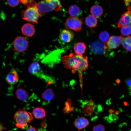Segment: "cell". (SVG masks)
I'll list each match as a JSON object with an SVG mask.
<instances>
[{
    "instance_id": "6da1fadb",
    "label": "cell",
    "mask_w": 131,
    "mask_h": 131,
    "mask_svg": "<svg viewBox=\"0 0 131 131\" xmlns=\"http://www.w3.org/2000/svg\"><path fill=\"white\" fill-rule=\"evenodd\" d=\"M62 61L65 67L70 69L73 73L77 71L80 78V86L82 89L83 85L82 73L88 67V61L87 56H83L71 53L68 55L62 57Z\"/></svg>"
},
{
    "instance_id": "7a4b0ae2",
    "label": "cell",
    "mask_w": 131,
    "mask_h": 131,
    "mask_svg": "<svg viewBox=\"0 0 131 131\" xmlns=\"http://www.w3.org/2000/svg\"><path fill=\"white\" fill-rule=\"evenodd\" d=\"M61 0H46L41 1L37 4V7L40 16H42L46 13L52 11H59L62 6Z\"/></svg>"
},
{
    "instance_id": "3957f363",
    "label": "cell",
    "mask_w": 131,
    "mask_h": 131,
    "mask_svg": "<svg viewBox=\"0 0 131 131\" xmlns=\"http://www.w3.org/2000/svg\"><path fill=\"white\" fill-rule=\"evenodd\" d=\"M14 118L15 125L18 128L23 129L30 123L33 119L32 114L23 108H20L15 113Z\"/></svg>"
},
{
    "instance_id": "277c9868",
    "label": "cell",
    "mask_w": 131,
    "mask_h": 131,
    "mask_svg": "<svg viewBox=\"0 0 131 131\" xmlns=\"http://www.w3.org/2000/svg\"><path fill=\"white\" fill-rule=\"evenodd\" d=\"M21 15L24 20L33 23H38L40 16L37 6L27 7L26 9L22 10Z\"/></svg>"
},
{
    "instance_id": "5b68a950",
    "label": "cell",
    "mask_w": 131,
    "mask_h": 131,
    "mask_svg": "<svg viewBox=\"0 0 131 131\" xmlns=\"http://www.w3.org/2000/svg\"><path fill=\"white\" fill-rule=\"evenodd\" d=\"M82 23L81 19L78 17L70 16L66 20L65 26L66 29L77 31L81 30Z\"/></svg>"
},
{
    "instance_id": "8992f818",
    "label": "cell",
    "mask_w": 131,
    "mask_h": 131,
    "mask_svg": "<svg viewBox=\"0 0 131 131\" xmlns=\"http://www.w3.org/2000/svg\"><path fill=\"white\" fill-rule=\"evenodd\" d=\"M13 45L15 50L22 52L27 49L28 46V41L24 37L17 36L14 40Z\"/></svg>"
},
{
    "instance_id": "52a82bcc",
    "label": "cell",
    "mask_w": 131,
    "mask_h": 131,
    "mask_svg": "<svg viewBox=\"0 0 131 131\" xmlns=\"http://www.w3.org/2000/svg\"><path fill=\"white\" fill-rule=\"evenodd\" d=\"M90 49L95 55L104 54L107 49L106 44L99 41H97L91 43L90 45Z\"/></svg>"
},
{
    "instance_id": "ba28073f",
    "label": "cell",
    "mask_w": 131,
    "mask_h": 131,
    "mask_svg": "<svg viewBox=\"0 0 131 131\" xmlns=\"http://www.w3.org/2000/svg\"><path fill=\"white\" fill-rule=\"evenodd\" d=\"M123 38L122 36H110L105 44L107 49H113L117 48L122 43Z\"/></svg>"
},
{
    "instance_id": "9c48e42d",
    "label": "cell",
    "mask_w": 131,
    "mask_h": 131,
    "mask_svg": "<svg viewBox=\"0 0 131 131\" xmlns=\"http://www.w3.org/2000/svg\"><path fill=\"white\" fill-rule=\"evenodd\" d=\"M124 26L131 27V11L129 9L122 15L118 22V28H121Z\"/></svg>"
},
{
    "instance_id": "30bf717a",
    "label": "cell",
    "mask_w": 131,
    "mask_h": 131,
    "mask_svg": "<svg viewBox=\"0 0 131 131\" xmlns=\"http://www.w3.org/2000/svg\"><path fill=\"white\" fill-rule=\"evenodd\" d=\"M74 34L71 30L67 29L62 30L59 35V38L62 42L65 43L70 42L73 39Z\"/></svg>"
},
{
    "instance_id": "8fae6325",
    "label": "cell",
    "mask_w": 131,
    "mask_h": 131,
    "mask_svg": "<svg viewBox=\"0 0 131 131\" xmlns=\"http://www.w3.org/2000/svg\"><path fill=\"white\" fill-rule=\"evenodd\" d=\"M19 76L17 72L14 68L12 69L7 75L6 79L7 82L11 85L16 83L19 80Z\"/></svg>"
},
{
    "instance_id": "7c38bea8",
    "label": "cell",
    "mask_w": 131,
    "mask_h": 131,
    "mask_svg": "<svg viewBox=\"0 0 131 131\" xmlns=\"http://www.w3.org/2000/svg\"><path fill=\"white\" fill-rule=\"evenodd\" d=\"M89 122L87 119L84 117L76 118L74 121V126L78 130H80L86 127L89 124Z\"/></svg>"
},
{
    "instance_id": "4fadbf2b",
    "label": "cell",
    "mask_w": 131,
    "mask_h": 131,
    "mask_svg": "<svg viewBox=\"0 0 131 131\" xmlns=\"http://www.w3.org/2000/svg\"><path fill=\"white\" fill-rule=\"evenodd\" d=\"M21 30L23 35L29 37L33 36L35 32L34 26L29 23L24 24L22 27Z\"/></svg>"
},
{
    "instance_id": "5bb4252c",
    "label": "cell",
    "mask_w": 131,
    "mask_h": 131,
    "mask_svg": "<svg viewBox=\"0 0 131 131\" xmlns=\"http://www.w3.org/2000/svg\"><path fill=\"white\" fill-rule=\"evenodd\" d=\"M86 47L83 42H78L74 46V49L75 54L80 56H82L85 52Z\"/></svg>"
},
{
    "instance_id": "9a60e30c",
    "label": "cell",
    "mask_w": 131,
    "mask_h": 131,
    "mask_svg": "<svg viewBox=\"0 0 131 131\" xmlns=\"http://www.w3.org/2000/svg\"><path fill=\"white\" fill-rule=\"evenodd\" d=\"M32 114L34 117L37 119H42L46 116V112L42 107H37L33 109Z\"/></svg>"
},
{
    "instance_id": "2e32d148",
    "label": "cell",
    "mask_w": 131,
    "mask_h": 131,
    "mask_svg": "<svg viewBox=\"0 0 131 131\" xmlns=\"http://www.w3.org/2000/svg\"><path fill=\"white\" fill-rule=\"evenodd\" d=\"M90 11L92 15L96 17H99L102 15L103 11L100 6L95 5L91 7Z\"/></svg>"
},
{
    "instance_id": "e0dca14e",
    "label": "cell",
    "mask_w": 131,
    "mask_h": 131,
    "mask_svg": "<svg viewBox=\"0 0 131 131\" xmlns=\"http://www.w3.org/2000/svg\"><path fill=\"white\" fill-rule=\"evenodd\" d=\"M16 95L18 99L22 101L27 100L29 97L27 92L22 88L17 89L16 91Z\"/></svg>"
},
{
    "instance_id": "ac0fdd59",
    "label": "cell",
    "mask_w": 131,
    "mask_h": 131,
    "mask_svg": "<svg viewBox=\"0 0 131 131\" xmlns=\"http://www.w3.org/2000/svg\"><path fill=\"white\" fill-rule=\"evenodd\" d=\"M85 22L88 27L90 28L94 27L97 26L98 20L94 16L90 15L86 18Z\"/></svg>"
},
{
    "instance_id": "d6986e66",
    "label": "cell",
    "mask_w": 131,
    "mask_h": 131,
    "mask_svg": "<svg viewBox=\"0 0 131 131\" xmlns=\"http://www.w3.org/2000/svg\"><path fill=\"white\" fill-rule=\"evenodd\" d=\"M41 69L39 64L36 62L32 63L29 66L28 71L30 73L33 75H37Z\"/></svg>"
},
{
    "instance_id": "ffe728a7",
    "label": "cell",
    "mask_w": 131,
    "mask_h": 131,
    "mask_svg": "<svg viewBox=\"0 0 131 131\" xmlns=\"http://www.w3.org/2000/svg\"><path fill=\"white\" fill-rule=\"evenodd\" d=\"M54 93L52 89H48L42 93V97L43 99L47 101H49L54 98Z\"/></svg>"
},
{
    "instance_id": "44dd1931",
    "label": "cell",
    "mask_w": 131,
    "mask_h": 131,
    "mask_svg": "<svg viewBox=\"0 0 131 131\" xmlns=\"http://www.w3.org/2000/svg\"><path fill=\"white\" fill-rule=\"evenodd\" d=\"M80 10L79 7L76 5H71L68 9V13L71 16L77 17L80 14Z\"/></svg>"
},
{
    "instance_id": "7402d4cb",
    "label": "cell",
    "mask_w": 131,
    "mask_h": 131,
    "mask_svg": "<svg viewBox=\"0 0 131 131\" xmlns=\"http://www.w3.org/2000/svg\"><path fill=\"white\" fill-rule=\"evenodd\" d=\"M121 43L126 50L131 52V36L123 37Z\"/></svg>"
},
{
    "instance_id": "603a6c76",
    "label": "cell",
    "mask_w": 131,
    "mask_h": 131,
    "mask_svg": "<svg viewBox=\"0 0 131 131\" xmlns=\"http://www.w3.org/2000/svg\"><path fill=\"white\" fill-rule=\"evenodd\" d=\"M109 37L108 33L107 31H104L101 32L99 35V39L104 42H106L108 41Z\"/></svg>"
},
{
    "instance_id": "cb8c5ba5",
    "label": "cell",
    "mask_w": 131,
    "mask_h": 131,
    "mask_svg": "<svg viewBox=\"0 0 131 131\" xmlns=\"http://www.w3.org/2000/svg\"><path fill=\"white\" fill-rule=\"evenodd\" d=\"M121 30L122 34L124 36H128L131 34V27L124 26L122 27Z\"/></svg>"
},
{
    "instance_id": "d4e9b609",
    "label": "cell",
    "mask_w": 131,
    "mask_h": 131,
    "mask_svg": "<svg viewBox=\"0 0 131 131\" xmlns=\"http://www.w3.org/2000/svg\"><path fill=\"white\" fill-rule=\"evenodd\" d=\"M92 130V131H105V127L103 125L101 124L94 126Z\"/></svg>"
},
{
    "instance_id": "484cf974",
    "label": "cell",
    "mask_w": 131,
    "mask_h": 131,
    "mask_svg": "<svg viewBox=\"0 0 131 131\" xmlns=\"http://www.w3.org/2000/svg\"><path fill=\"white\" fill-rule=\"evenodd\" d=\"M8 4L11 7H15L17 6L19 3V0H7Z\"/></svg>"
},
{
    "instance_id": "4316f807",
    "label": "cell",
    "mask_w": 131,
    "mask_h": 131,
    "mask_svg": "<svg viewBox=\"0 0 131 131\" xmlns=\"http://www.w3.org/2000/svg\"><path fill=\"white\" fill-rule=\"evenodd\" d=\"M112 91V87L109 85H107L105 88L104 92L106 96L109 95L111 93Z\"/></svg>"
},
{
    "instance_id": "83f0119b",
    "label": "cell",
    "mask_w": 131,
    "mask_h": 131,
    "mask_svg": "<svg viewBox=\"0 0 131 131\" xmlns=\"http://www.w3.org/2000/svg\"><path fill=\"white\" fill-rule=\"evenodd\" d=\"M26 131H37L36 129L34 127L30 126L28 128Z\"/></svg>"
},
{
    "instance_id": "f1b7e54d",
    "label": "cell",
    "mask_w": 131,
    "mask_h": 131,
    "mask_svg": "<svg viewBox=\"0 0 131 131\" xmlns=\"http://www.w3.org/2000/svg\"><path fill=\"white\" fill-rule=\"evenodd\" d=\"M6 129V128L4 126L0 121V131H3Z\"/></svg>"
},
{
    "instance_id": "f546056e",
    "label": "cell",
    "mask_w": 131,
    "mask_h": 131,
    "mask_svg": "<svg viewBox=\"0 0 131 131\" xmlns=\"http://www.w3.org/2000/svg\"><path fill=\"white\" fill-rule=\"evenodd\" d=\"M126 84L129 87H131V78L127 79L126 80Z\"/></svg>"
},
{
    "instance_id": "4dcf8cb0",
    "label": "cell",
    "mask_w": 131,
    "mask_h": 131,
    "mask_svg": "<svg viewBox=\"0 0 131 131\" xmlns=\"http://www.w3.org/2000/svg\"><path fill=\"white\" fill-rule=\"evenodd\" d=\"M126 6H129L131 2V0H123Z\"/></svg>"
},
{
    "instance_id": "1f68e13d",
    "label": "cell",
    "mask_w": 131,
    "mask_h": 131,
    "mask_svg": "<svg viewBox=\"0 0 131 131\" xmlns=\"http://www.w3.org/2000/svg\"><path fill=\"white\" fill-rule=\"evenodd\" d=\"M22 3L24 4H27L29 0H20Z\"/></svg>"
},
{
    "instance_id": "d6a6232c",
    "label": "cell",
    "mask_w": 131,
    "mask_h": 131,
    "mask_svg": "<svg viewBox=\"0 0 131 131\" xmlns=\"http://www.w3.org/2000/svg\"><path fill=\"white\" fill-rule=\"evenodd\" d=\"M116 82L118 84H119L120 83L121 81L120 79H118L116 80Z\"/></svg>"
},
{
    "instance_id": "836d02e7",
    "label": "cell",
    "mask_w": 131,
    "mask_h": 131,
    "mask_svg": "<svg viewBox=\"0 0 131 131\" xmlns=\"http://www.w3.org/2000/svg\"><path fill=\"white\" fill-rule=\"evenodd\" d=\"M130 90H131V87H130Z\"/></svg>"
},
{
    "instance_id": "e575fe53",
    "label": "cell",
    "mask_w": 131,
    "mask_h": 131,
    "mask_svg": "<svg viewBox=\"0 0 131 131\" xmlns=\"http://www.w3.org/2000/svg\"><path fill=\"white\" fill-rule=\"evenodd\" d=\"M47 0V1H49L50 0Z\"/></svg>"
}]
</instances>
